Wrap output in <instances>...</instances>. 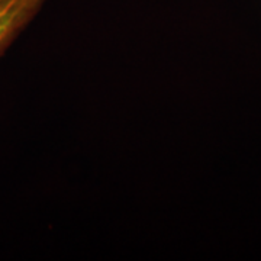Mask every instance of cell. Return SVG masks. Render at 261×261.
Listing matches in <instances>:
<instances>
[{"mask_svg": "<svg viewBox=\"0 0 261 261\" xmlns=\"http://www.w3.org/2000/svg\"><path fill=\"white\" fill-rule=\"evenodd\" d=\"M47 0H0V56Z\"/></svg>", "mask_w": 261, "mask_h": 261, "instance_id": "6da1fadb", "label": "cell"}]
</instances>
